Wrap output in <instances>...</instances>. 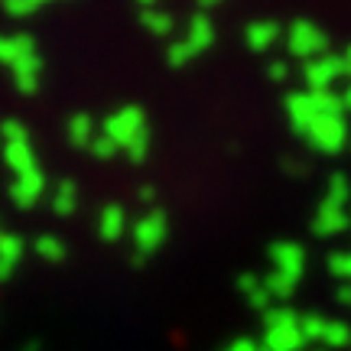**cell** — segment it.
I'll return each mask as SVG.
<instances>
[{
	"label": "cell",
	"mask_w": 351,
	"mask_h": 351,
	"mask_svg": "<svg viewBox=\"0 0 351 351\" xmlns=\"http://www.w3.org/2000/svg\"><path fill=\"white\" fill-rule=\"evenodd\" d=\"M263 351H302L306 335H302L300 315L287 306H270L263 313Z\"/></svg>",
	"instance_id": "6da1fadb"
},
{
	"label": "cell",
	"mask_w": 351,
	"mask_h": 351,
	"mask_svg": "<svg viewBox=\"0 0 351 351\" xmlns=\"http://www.w3.org/2000/svg\"><path fill=\"white\" fill-rule=\"evenodd\" d=\"M0 153H3V163L13 176H23L29 169H39L36 150H33V140H29V130H26L23 121L16 117H7L0 124Z\"/></svg>",
	"instance_id": "7a4b0ae2"
},
{
	"label": "cell",
	"mask_w": 351,
	"mask_h": 351,
	"mask_svg": "<svg viewBox=\"0 0 351 351\" xmlns=\"http://www.w3.org/2000/svg\"><path fill=\"white\" fill-rule=\"evenodd\" d=\"M166 234H169V218H166V212H160V208H150V212H143L130 225V244H134V263H143L147 257H153V254L160 251L166 244Z\"/></svg>",
	"instance_id": "3957f363"
},
{
	"label": "cell",
	"mask_w": 351,
	"mask_h": 351,
	"mask_svg": "<svg viewBox=\"0 0 351 351\" xmlns=\"http://www.w3.org/2000/svg\"><path fill=\"white\" fill-rule=\"evenodd\" d=\"M283 46H287V52L293 59L313 62V59L328 52V36H326V29L315 26L313 20H293L283 29Z\"/></svg>",
	"instance_id": "277c9868"
},
{
	"label": "cell",
	"mask_w": 351,
	"mask_h": 351,
	"mask_svg": "<svg viewBox=\"0 0 351 351\" xmlns=\"http://www.w3.org/2000/svg\"><path fill=\"white\" fill-rule=\"evenodd\" d=\"M302 140L313 147V150L326 153V156H335L348 147V117L345 114H319L309 130L302 134Z\"/></svg>",
	"instance_id": "5b68a950"
},
{
	"label": "cell",
	"mask_w": 351,
	"mask_h": 351,
	"mask_svg": "<svg viewBox=\"0 0 351 351\" xmlns=\"http://www.w3.org/2000/svg\"><path fill=\"white\" fill-rule=\"evenodd\" d=\"M143 130H150V127H147V114H143V108H137V104H124V108L111 111L104 121H101V134H104L108 140H114L117 150H127Z\"/></svg>",
	"instance_id": "8992f818"
},
{
	"label": "cell",
	"mask_w": 351,
	"mask_h": 351,
	"mask_svg": "<svg viewBox=\"0 0 351 351\" xmlns=\"http://www.w3.org/2000/svg\"><path fill=\"white\" fill-rule=\"evenodd\" d=\"M345 62L335 52H326L313 62H302V82H306V91H332L339 85V78H345Z\"/></svg>",
	"instance_id": "52a82bcc"
},
{
	"label": "cell",
	"mask_w": 351,
	"mask_h": 351,
	"mask_svg": "<svg viewBox=\"0 0 351 351\" xmlns=\"http://www.w3.org/2000/svg\"><path fill=\"white\" fill-rule=\"evenodd\" d=\"M270 270L296 287L306 274V247L296 241H274L270 244Z\"/></svg>",
	"instance_id": "ba28073f"
},
{
	"label": "cell",
	"mask_w": 351,
	"mask_h": 351,
	"mask_svg": "<svg viewBox=\"0 0 351 351\" xmlns=\"http://www.w3.org/2000/svg\"><path fill=\"white\" fill-rule=\"evenodd\" d=\"M46 189H49L46 173H43V169H29V173H23V176H13L10 202L16 208H33V205H39V199L46 195Z\"/></svg>",
	"instance_id": "9c48e42d"
},
{
	"label": "cell",
	"mask_w": 351,
	"mask_h": 351,
	"mask_svg": "<svg viewBox=\"0 0 351 351\" xmlns=\"http://www.w3.org/2000/svg\"><path fill=\"white\" fill-rule=\"evenodd\" d=\"M345 228H351V215L348 208H339V205H328V202H319L313 221H309V231L315 238H339Z\"/></svg>",
	"instance_id": "30bf717a"
},
{
	"label": "cell",
	"mask_w": 351,
	"mask_h": 351,
	"mask_svg": "<svg viewBox=\"0 0 351 351\" xmlns=\"http://www.w3.org/2000/svg\"><path fill=\"white\" fill-rule=\"evenodd\" d=\"M315 117H319V111H315L313 91H289L287 95V121L300 137L309 130V124H313Z\"/></svg>",
	"instance_id": "8fae6325"
},
{
	"label": "cell",
	"mask_w": 351,
	"mask_h": 351,
	"mask_svg": "<svg viewBox=\"0 0 351 351\" xmlns=\"http://www.w3.org/2000/svg\"><path fill=\"white\" fill-rule=\"evenodd\" d=\"M182 43L189 46L192 56H202V52L212 49L215 43V23L208 13H192V20L186 23V33H182Z\"/></svg>",
	"instance_id": "7c38bea8"
},
{
	"label": "cell",
	"mask_w": 351,
	"mask_h": 351,
	"mask_svg": "<svg viewBox=\"0 0 351 351\" xmlns=\"http://www.w3.org/2000/svg\"><path fill=\"white\" fill-rule=\"evenodd\" d=\"M130 231V215L121 202H108L98 212V234L101 241H121Z\"/></svg>",
	"instance_id": "4fadbf2b"
},
{
	"label": "cell",
	"mask_w": 351,
	"mask_h": 351,
	"mask_svg": "<svg viewBox=\"0 0 351 351\" xmlns=\"http://www.w3.org/2000/svg\"><path fill=\"white\" fill-rule=\"evenodd\" d=\"M244 43L251 52H270L276 43H283V26L276 20H254L244 29Z\"/></svg>",
	"instance_id": "5bb4252c"
},
{
	"label": "cell",
	"mask_w": 351,
	"mask_h": 351,
	"mask_svg": "<svg viewBox=\"0 0 351 351\" xmlns=\"http://www.w3.org/2000/svg\"><path fill=\"white\" fill-rule=\"evenodd\" d=\"M43 59H39V52L36 56H26V59H20V62L10 69V75H13V88L20 91V95H36L39 91V82H43Z\"/></svg>",
	"instance_id": "9a60e30c"
},
{
	"label": "cell",
	"mask_w": 351,
	"mask_h": 351,
	"mask_svg": "<svg viewBox=\"0 0 351 351\" xmlns=\"http://www.w3.org/2000/svg\"><path fill=\"white\" fill-rule=\"evenodd\" d=\"M26 56H36V39L29 33H0V65L13 69Z\"/></svg>",
	"instance_id": "2e32d148"
},
{
	"label": "cell",
	"mask_w": 351,
	"mask_h": 351,
	"mask_svg": "<svg viewBox=\"0 0 351 351\" xmlns=\"http://www.w3.org/2000/svg\"><path fill=\"white\" fill-rule=\"evenodd\" d=\"M98 121L91 117V114L78 111L69 117V124H65V137H69V143L75 147V150H88L91 143H95V137H98Z\"/></svg>",
	"instance_id": "e0dca14e"
},
{
	"label": "cell",
	"mask_w": 351,
	"mask_h": 351,
	"mask_svg": "<svg viewBox=\"0 0 351 351\" xmlns=\"http://www.w3.org/2000/svg\"><path fill=\"white\" fill-rule=\"evenodd\" d=\"M49 208H52V215H59V218H72V215L78 212V182L75 179H59V182L52 186Z\"/></svg>",
	"instance_id": "ac0fdd59"
},
{
	"label": "cell",
	"mask_w": 351,
	"mask_h": 351,
	"mask_svg": "<svg viewBox=\"0 0 351 351\" xmlns=\"http://www.w3.org/2000/svg\"><path fill=\"white\" fill-rule=\"evenodd\" d=\"M140 26L156 39H169L176 33V16L160 7H147V10H140Z\"/></svg>",
	"instance_id": "d6986e66"
},
{
	"label": "cell",
	"mask_w": 351,
	"mask_h": 351,
	"mask_svg": "<svg viewBox=\"0 0 351 351\" xmlns=\"http://www.w3.org/2000/svg\"><path fill=\"white\" fill-rule=\"evenodd\" d=\"M238 289L244 293V300L251 302L254 309H270V302H274V296L267 293V287H263V280H261V274H241L238 276Z\"/></svg>",
	"instance_id": "ffe728a7"
},
{
	"label": "cell",
	"mask_w": 351,
	"mask_h": 351,
	"mask_svg": "<svg viewBox=\"0 0 351 351\" xmlns=\"http://www.w3.org/2000/svg\"><path fill=\"white\" fill-rule=\"evenodd\" d=\"M23 254H26V241L20 238V234L0 231V263H3V267L16 270V263L23 261Z\"/></svg>",
	"instance_id": "44dd1931"
},
{
	"label": "cell",
	"mask_w": 351,
	"mask_h": 351,
	"mask_svg": "<svg viewBox=\"0 0 351 351\" xmlns=\"http://www.w3.org/2000/svg\"><path fill=\"white\" fill-rule=\"evenodd\" d=\"M351 199V179L345 173H332L326 182V195H322V202H328V205H339V208H345Z\"/></svg>",
	"instance_id": "7402d4cb"
},
{
	"label": "cell",
	"mask_w": 351,
	"mask_h": 351,
	"mask_svg": "<svg viewBox=\"0 0 351 351\" xmlns=\"http://www.w3.org/2000/svg\"><path fill=\"white\" fill-rule=\"evenodd\" d=\"M33 251H36V257H43V261H49V263H59L65 261V241L62 238H56V234H39L36 241H33Z\"/></svg>",
	"instance_id": "603a6c76"
},
{
	"label": "cell",
	"mask_w": 351,
	"mask_h": 351,
	"mask_svg": "<svg viewBox=\"0 0 351 351\" xmlns=\"http://www.w3.org/2000/svg\"><path fill=\"white\" fill-rule=\"evenodd\" d=\"M46 3H52V0H0V7H3V13H7V16H13V20H23V16H33V13L43 10Z\"/></svg>",
	"instance_id": "cb8c5ba5"
},
{
	"label": "cell",
	"mask_w": 351,
	"mask_h": 351,
	"mask_svg": "<svg viewBox=\"0 0 351 351\" xmlns=\"http://www.w3.org/2000/svg\"><path fill=\"white\" fill-rule=\"evenodd\" d=\"M322 345L326 348H341V345H348L351 341V328L345 326V322H332V319H326V328H322Z\"/></svg>",
	"instance_id": "d4e9b609"
},
{
	"label": "cell",
	"mask_w": 351,
	"mask_h": 351,
	"mask_svg": "<svg viewBox=\"0 0 351 351\" xmlns=\"http://www.w3.org/2000/svg\"><path fill=\"white\" fill-rule=\"evenodd\" d=\"M328 274L332 276H339V280H345L351 287V251H335V254H328Z\"/></svg>",
	"instance_id": "484cf974"
},
{
	"label": "cell",
	"mask_w": 351,
	"mask_h": 351,
	"mask_svg": "<svg viewBox=\"0 0 351 351\" xmlns=\"http://www.w3.org/2000/svg\"><path fill=\"white\" fill-rule=\"evenodd\" d=\"M150 150H153V137H150V130H143V134H140V137L134 140L124 153H127V160H130V163H147Z\"/></svg>",
	"instance_id": "4316f807"
},
{
	"label": "cell",
	"mask_w": 351,
	"mask_h": 351,
	"mask_svg": "<svg viewBox=\"0 0 351 351\" xmlns=\"http://www.w3.org/2000/svg\"><path fill=\"white\" fill-rule=\"evenodd\" d=\"M192 59H195V56L189 52V46L182 39H173V43L166 46V62L173 65V69H182V65H189Z\"/></svg>",
	"instance_id": "83f0119b"
},
{
	"label": "cell",
	"mask_w": 351,
	"mask_h": 351,
	"mask_svg": "<svg viewBox=\"0 0 351 351\" xmlns=\"http://www.w3.org/2000/svg\"><path fill=\"white\" fill-rule=\"evenodd\" d=\"M300 326H302V335L306 341H319L322 339V328H326V319L322 315H300Z\"/></svg>",
	"instance_id": "f1b7e54d"
},
{
	"label": "cell",
	"mask_w": 351,
	"mask_h": 351,
	"mask_svg": "<svg viewBox=\"0 0 351 351\" xmlns=\"http://www.w3.org/2000/svg\"><path fill=\"white\" fill-rule=\"evenodd\" d=\"M88 153H91V156H98V160H114L121 150H117V143H114V140H108L98 130V137H95V143L88 147Z\"/></svg>",
	"instance_id": "f546056e"
},
{
	"label": "cell",
	"mask_w": 351,
	"mask_h": 351,
	"mask_svg": "<svg viewBox=\"0 0 351 351\" xmlns=\"http://www.w3.org/2000/svg\"><path fill=\"white\" fill-rule=\"evenodd\" d=\"M267 78L276 82V85H283V82L289 78V62L287 59H270V62H267Z\"/></svg>",
	"instance_id": "4dcf8cb0"
},
{
	"label": "cell",
	"mask_w": 351,
	"mask_h": 351,
	"mask_svg": "<svg viewBox=\"0 0 351 351\" xmlns=\"http://www.w3.org/2000/svg\"><path fill=\"white\" fill-rule=\"evenodd\" d=\"M225 351H263V348L254 339H238V341H231Z\"/></svg>",
	"instance_id": "1f68e13d"
},
{
	"label": "cell",
	"mask_w": 351,
	"mask_h": 351,
	"mask_svg": "<svg viewBox=\"0 0 351 351\" xmlns=\"http://www.w3.org/2000/svg\"><path fill=\"white\" fill-rule=\"evenodd\" d=\"M283 169L293 176H302L306 173V163H302V160H283Z\"/></svg>",
	"instance_id": "d6a6232c"
},
{
	"label": "cell",
	"mask_w": 351,
	"mask_h": 351,
	"mask_svg": "<svg viewBox=\"0 0 351 351\" xmlns=\"http://www.w3.org/2000/svg\"><path fill=\"white\" fill-rule=\"evenodd\" d=\"M137 199L143 202V205H150L153 199H156V189L150 186V182H147V186H140V192H137Z\"/></svg>",
	"instance_id": "836d02e7"
},
{
	"label": "cell",
	"mask_w": 351,
	"mask_h": 351,
	"mask_svg": "<svg viewBox=\"0 0 351 351\" xmlns=\"http://www.w3.org/2000/svg\"><path fill=\"white\" fill-rule=\"evenodd\" d=\"M341 62H345V72L351 75V43L345 46V52H341Z\"/></svg>",
	"instance_id": "e575fe53"
},
{
	"label": "cell",
	"mask_w": 351,
	"mask_h": 351,
	"mask_svg": "<svg viewBox=\"0 0 351 351\" xmlns=\"http://www.w3.org/2000/svg\"><path fill=\"white\" fill-rule=\"evenodd\" d=\"M341 104H345V111H351V82L345 85V91H341Z\"/></svg>",
	"instance_id": "d590c367"
},
{
	"label": "cell",
	"mask_w": 351,
	"mask_h": 351,
	"mask_svg": "<svg viewBox=\"0 0 351 351\" xmlns=\"http://www.w3.org/2000/svg\"><path fill=\"white\" fill-rule=\"evenodd\" d=\"M339 300H341V302H348V306H351V287H348V283H345V287L339 289Z\"/></svg>",
	"instance_id": "8d00e7d4"
},
{
	"label": "cell",
	"mask_w": 351,
	"mask_h": 351,
	"mask_svg": "<svg viewBox=\"0 0 351 351\" xmlns=\"http://www.w3.org/2000/svg\"><path fill=\"white\" fill-rule=\"evenodd\" d=\"M195 3H199V10H212V7H218L221 0H195Z\"/></svg>",
	"instance_id": "74e56055"
},
{
	"label": "cell",
	"mask_w": 351,
	"mask_h": 351,
	"mask_svg": "<svg viewBox=\"0 0 351 351\" xmlns=\"http://www.w3.org/2000/svg\"><path fill=\"white\" fill-rule=\"evenodd\" d=\"M140 7H143V10H147V7H156V0H137Z\"/></svg>",
	"instance_id": "f35d334b"
},
{
	"label": "cell",
	"mask_w": 351,
	"mask_h": 351,
	"mask_svg": "<svg viewBox=\"0 0 351 351\" xmlns=\"http://www.w3.org/2000/svg\"><path fill=\"white\" fill-rule=\"evenodd\" d=\"M315 351H326V348H315Z\"/></svg>",
	"instance_id": "ab89813d"
},
{
	"label": "cell",
	"mask_w": 351,
	"mask_h": 351,
	"mask_svg": "<svg viewBox=\"0 0 351 351\" xmlns=\"http://www.w3.org/2000/svg\"><path fill=\"white\" fill-rule=\"evenodd\" d=\"M0 231H3V228H0Z\"/></svg>",
	"instance_id": "60d3db41"
}]
</instances>
